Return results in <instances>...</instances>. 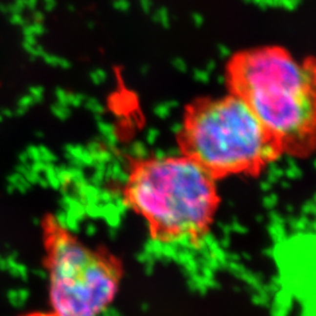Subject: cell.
<instances>
[{"label": "cell", "instance_id": "7a4b0ae2", "mask_svg": "<svg viewBox=\"0 0 316 316\" xmlns=\"http://www.w3.org/2000/svg\"><path fill=\"white\" fill-rule=\"evenodd\" d=\"M218 181L185 156L143 155L128 161L123 204L161 245L199 247L220 209Z\"/></svg>", "mask_w": 316, "mask_h": 316}, {"label": "cell", "instance_id": "277c9868", "mask_svg": "<svg viewBox=\"0 0 316 316\" xmlns=\"http://www.w3.org/2000/svg\"><path fill=\"white\" fill-rule=\"evenodd\" d=\"M47 305L26 316H102L120 293L125 265L102 245L82 240L57 214L40 223Z\"/></svg>", "mask_w": 316, "mask_h": 316}, {"label": "cell", "instance_id": "3957f363", "mask_svg": "<svg viewBox=\"0 0 316 316\" xmlns=\"http://www.w3.org/2000/svg\"><path fill=\"white\" fill-rule=\"evenodd\" d=\"M178 152L215 181L261 176L282 158L275 138L232 94L190 103L177 132Z\"/></svg>", "mask_w": 316, "mask_h": 316}, {"label": "cell", "instance_id": "6da1fadb", "mask_svg": "<svg viewBox=\"0 0 316 316\" xmlns=\"http://www.w3.org/2000/svg\"><path fill=\"white\" fill-rule=\"evenodd\" d=\"M229 93L241 100L275 138L283 155L316 152V58L266 45L235 53L227 64Z\"/></svg>", "mask_w": 316, "mask_h": 316}]
</instances>
